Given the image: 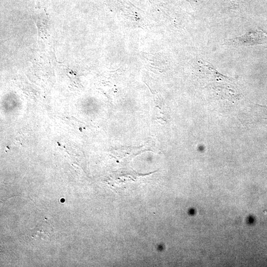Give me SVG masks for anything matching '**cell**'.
<instances>
[{
  "label": "cell",
  "mask_w": 267,
  "mask_h": 267,
  "mask_svg": "<svg viewBox=\"0 0 267 267\" xmlns=\"http://www.w3.org/2000/svg\"><path fill=\"white\" fill-rule=\"evenodd\" d=\"M53 233V227L50 222L45 220L40 222L30 231L32 237L41 238L43 240L49 239Z\"/></svg>",
  "instance_id": "2"
},
{
  "label": "cell",
  "mask_w": 267,
  "mask_h": 267,
  "mask_svg": "<svg viewBox=\"0 0 267 267\" xmlns=\"http://www.w3.org/2000/svg\"><path fill=\"white\" fill-rule=\"evenodd\" d=\"M265 212V213H267V210H266Z\"/></svg>",
  "instance_id": "3"
},
{
  "label": "cell",
  "mask_w": 267,
  "mask_h": 267,
  "mask_svg": "<svg viewBox=\"0 0 267 267\" xmlns=\"http://www.w3.org/2000/svg\"><path fill=\"white\" fill-rule=\"evenodd\" d=\"M232 45L251 46L267 43V33L261 30L252 31L244 35L228 39L227 42Z\"/></svg>",
  "instance_id": "1"
}]
</instances>
